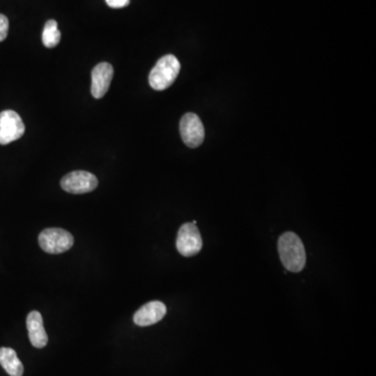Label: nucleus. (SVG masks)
Here are the masks:
<instances>
[{"mask_svg": "<svg viewBox=\"0 0 376 376\" xmlns=\"http://www.w3.org/2000/svg\"><path fill=\"white\" fill-rule=\"evenodd\" d=\"M278 252L282 265L294 273L302 271L307 263V253L303 243L297 234L285 232L278 241Z\"/></svg>", "mask_w": 376, "mask_h": 376, "instance_id": "nucleus-1", "label": "nucleus"}, {"mask_svg": "<svg viewBox=\"0 0 376 376\" xmlns=\"http://www.w3.org/2000/svg\"><path fill=\"white\" fill-rule=\"evenodd\" d=\"M180 69L181 65L175 56L167 55L160 58L150 73V85L157 91L167 89L177 79Z\"/></svg>", "mask_w": 376, "mask_h": 376, "instance_id": "nucleus-2", "label": "nucleus"}, {"mask_svg": "<svg viewBox=\"0 0 376 376\" xmlns=\"http://www.w3.org/2000/svg\"><path fill=\"white\" fill-rule=\"evenodd\" d=\"M75 243L73 234L61 228H47L39 235V245L46 253L61 254L71 249Z\"/></svg>", "mask_w": 376, "mask_h": 376, "instance_id": "nucleus-3", "label": "nucleus"}, {"mask_svg": "<svg viewBox=\"0 0 376 376\" xmlns=\"http://www.w3.org/2000/svg\"><path fill=\"white\" fill-rule=\"evenodd\" d=\"M25 132V123L17 112L13 110L0 112V145H9L16 141Z\"/></svg>", "mask_w": 376, "mask_h": 376, "instance_id": "nucleus-4", "label": "nucleus"}, {"mask_svg": "<svg viewBox=\"0 0 376 376\" xmlns=\"http://www.w3.org/2000/svg\"><path fill=\"white\" fill-rule=\"evenodd\" d=\"M178 252L185 257H191L197 255L203 247L201 233L197 226L193 223L183 224L178 232L177 237Z\"/></svg>", "mask_w": 376, "mask_h": 376, "instance_id": "nucleus-5", "label": "nucleus"}, {"mask_svg": "<svg viewBox=\"0 0 376 376\" xmlns=\"http://www.w3.org/2000/svg\"><path fill=\"white\" fill-rule=\"evenodd\" d=\"M99 185V180L93 174L85 171H75L64 176L61 187L66 193L73 195L91 193Z\"/></svg>", "mask_w": 376, "mask_h": 376, "instance_id": "nucleus-6", "label": "nucleus"}, {"mask_svg": "<svg viewBox=\"0 0 376 376\" xmlns=\"http://www.w3.org/2000/svg\"><path fill=\"white\" fill-rule=\"evenodd\" d=\"M180 133L182 139L187 147H199L205 137L203 123L197 114L186 113L180 121Z\"/></svg>", "mask_w": 376, "mask_h": 376, "instance_id": "nucleus-7", "label": "nucleus"}, {"mask_svg": "<svg viewBox=\"0 0 376 376\" xmlns=\"http://www.w3.org/2000/svg\"><path fill=\"white\" fill-rule=\"evenodd\" d=\"M113 73V66L106 62L97 64L92 69L91 94L94 99H99L105 97L111 85Z\"/></svg>", "mask_w": 376, "mask_h": 376, "instance_id": "nucleus-8", "label": "nucleus"}, {"mask_svg": "<svg viewBox=\"0 0 376 376\" xmlns=\"http://www.w3.org/2000/svg\"><path fill=\"white\" fill-rule=\"evenodd\" d=\"M167 315V307L160 301H151L140 307L134 315V323L140 327L153 325Z\"/></svg>", "mask_w": 376, "mask_h": 376, "instance_id": "nucleus-9", "label": "nucleus"}, {"mask_svg": "<svg viewBox=\"0 0 376 376\" xmlns=\"http://www.w3.org/2000/svg\"><path fill=\"white\" fill-rule=\"evenodd\" d=\"M27 327L30 341L36 348H44L47 345L49 337L43 325V318L39 312H31L27 318Z\"/></svg>", "mask_w": 376, "mask_h": 376, "instance_id": "nucleus-10", "label": "nucleus"}, {"mask_svg": "<svg viewBox=\"0 0 376 376\" xmlns=\"http://www.w3.org/2000/svg\"><path fill=\"white\" fill-rule=\"evenodd\" d=\"M0 365L3 366L10 376H22L25 372V368L18 359L17 353L12 348H0Z\"/></svg>", "mask_w": 376, "mask_h": 376, "instance_id": "nucleus-11", "label": "nucleus"}, {"mask_svg": "<svg viewBox=\"0 0 376 376\" xmlns=\"http://www.w3.org/2000/svg\"><path fill=\"white\" fill-rule=\"evenodd\" d=\"M61 41V32L58 29V23L56 20H49L46 22L45 27L42 33V42L47 49H54Z\"/></svg>", "mask_w": 376, "mask_h": 376, "instance_id": "nucleus-12", "label": "nucleus"}, {"mask_svg": "<svg viewBox=\"0 0 376 376\" xmlns=\"http://www.w3.org/2000/svg\"><path fill=\"white\" fill-rule=\"evenodd\" d=\"M9 33V19L0 14V42L5 41Z\"/></svg>", "mask_w": 376, "mask_h": 376, "instance_id": "nucleus-13", "label": "nucleus"}, {"mask_svg": "<svg viewBox=\"0 0 376 376\" xmlns=\"http://www.w3.org/2000/svg\"><path fill=\"white\" fill-rule=\"evenodd\" d=\"M106 3L112 9H121L130 5V0H106Z\"/></svg>", "mask_w": 376, "mask_h": 376, "instance_id": "nucleus-14", "label": "nucleus"}]
</instances>
